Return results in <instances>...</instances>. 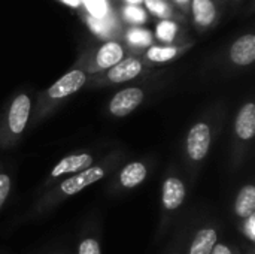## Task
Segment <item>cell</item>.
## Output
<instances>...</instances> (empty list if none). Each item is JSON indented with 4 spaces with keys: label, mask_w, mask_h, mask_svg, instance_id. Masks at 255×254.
<instances>
[{
    "label": "cell",
    "mask_w": 255,
    "mask_h": 254,
    "mask_svg": "<svg viewBox=\"0 0 255 254\" xmlns=\"http://www.w3.org/2000/svg\"><path fill=\"white\" fill-rule=\"evenodd\" d=\"M128 46L120 39L103 40L96 48L82 54L78 61V69H82L85 73H99L111 69L123 58L127 57Z\"/></svg>",
    "instance_id": "obj_1"
},
{
    "label": "cell",
    "mask_w": 255,
    "mask_h": 254,
    "mask_svg": "<svg viewBox=\"0 0 255 254\" xmlns=\"http://www.w3.org/2000/svg\"><path fill=\"white\" fill-rule=\"evenodd\" d=\"M145 70V60L140 55L131 54L123 58L120 63L105 70V73L97 79L102 84H123L136 79Z\"/></svg>",
    "instance_id": "obj_2"
},
{
    "label": "cell",
    "mask_w": 255,
    "mask_h": 254,
    "mask_svg": "<svg viewBox=\"0 0 255 254\" xmlns=\"http://www.w3.org/2000/svg\"><path fill=\"white\" fill-rule=\"evenodd\" d=\"M88 75L82 69H72L67 73H64L60 79H57L46 91H45V100L46 102H58L63 100L75 93H78L85 84H87Z\"/></svg>",
    "instance_id": "obj_3"
},
{
    "label": "cell",
    "mask_w": 255,
    "mask_h": 254,
    "mask_svg": "<svg viewBox=\"0 0 255 254\" xmlns=\"http://www.w3.org/2000/svg\"><path fill=\"white\" fill-rule=\"evenodd\" d=\"M194 27L200 31H208L217 25L220 19V7L217 0H191L190 10Z\"/></svg>",
    "instance_id": "obj_4"
},
{
    "label": "cell",
    "mask_w": 255,
    "mask_h": 254,
    "mask_svg": "<svg viewBox=\"0 0 255 254\" xmlns=\"http://www.w3.org/2000/svg\"><path fill=\"white\" fill-rule=\"evenodd\" d=\"M211 141H212V133L211 127L208 123H196L187 136V153L191 160H203L211 148Z\"/></svg>",
    "instance_id": "obj_5"
},
{
    "label": "cell",
    "mask_w": 255,
    "mask_h": 254,
    "mask_svg": "<svg viewBox=\"0 0 255 254\" xmlns=\"http://www.w3.org/2000/svg\"><path fill=\"white\" fill-rule=\"evenodd\" d=\"M145 99V91L139 87H128L121 91H118L111 103H109V111L112 115L123 118L131 114L134 109H137Z\"/></svg>",
    "instance_id": "obj_6"
},
{
    "label": "cell",
    "mask_w": 255,
    "mask_h": 254,
    "mask_svg": "<svg viewBox=\"0 0 255 254\" xmlns=\"http://www.w3.org/2000/svg\"><path fill=\"white\" fill-rule=\"evenodd\" d=\"M82 16L90 31H93L100 39H118L117 36L121 34L120 31L123 30V22L120 19V15L114 10L105 18H93L87 13H82Z\"/></svg>",
    "instance_id": "obj_7"
},
{
    "label": "cell",
    "mask_w": 255,
    "mask_h": 254,
    "mask_svg": "<svg viewBox=\"0 0 255 254\" xmlns=\"http://www.w3.org/2000/svg\"><path fill=\"white\" fill-rule=\"evenodd\" d=\"M106 171L102 166H91L85 171H81L78 174H75L73 177H70L69 180L63 181L60 186V190L63 195L66 196H73L79 192H82L84 189H87L88 186L100 181L105 177Z\"/></svg>",
    "instance_id": "obj_8"
},
{
    "label": "cell",
    "mask_w": 255,
    "mask_h": 254,
    "mask_svg": "<svg viewBox=\"0 0 255 254\" xmlns=\"http://www.w3.org/2000/svg\"><path fill=\"white\" fill-rule=\"evenodd\" d=\"M30 111H31V99L28 97V94L21 93L12 100L7 112V126L13 135H21L24 132L30 117Z\"/></svg>",
    "instance_id": "obj_9"
},
{
    "label": "cell",
    "mask_w": 255,
    "mask_h": 254,
    "mask_svg": "<svg viewBox=\"0 0 255 254\" xmlns=\"http://www.w3.org/2000/svg\"><path fill=\"white\" fill-rule=\"evenodd\" d=\"M229 58L235 66L245 67L255 61V34L245 33L239 36L229 49Z\"/></svg>",
    "instance_id": "obj_10"
},
{
    "label": "cell",
    "mask_w": 255,
    "mask_h": 254,
    "mask_svg": "<svg viewBox=\"0 0 255 254\" xmlns=\"http://www.w3.org/2000/svg\"><path fill=\"white\" fill-rule=\"evenodd\" d=\"M193 46L191 42L181 43V45H151L145 49L142 58L149 63H167L178 57H181L184 52H187Z\"/></svg>",
    "instance_id": "obj_11"
},
{
    "label": "cell",
    "mask_w": 255,
    "mask_h": 254,
    "mask_svg": "<svg viewBox=\"0 0 255 254\" xmlns=\"http://www.w3.org/2000/svg\"><path fill=\"white\" fill-rule=\"evenodd\" d=\"M93 165V156L87 154V153H81V154H72L64 157L63 160H60L51 171V178H58L61 175H67V174H78L81 171H85L88 168H91Z\"/></svg>",
    "instance_id": "obj_12"
},
{
    "label": "cell",
    "mask_w": 255,
    "mask_h": 254,
    "mask_svg": "<svg viewBox=\"0 0 255 254\" xmlns=\"http://www.w3.org/2000/svg\"><path fill=\"white\" fill-rule=\"evenodd\" d=\"M185 195H187L185 184L179 178L176 177L167 178L163 184V195H161L163 207L169 211L179 208L185 199Z\"/></svg>",
    "instance_id": "obj_13"
},
{
    "label": "cell",
    "mask_w": 255,
    "mask_h": 254,
    "mask_svg": "<svg viewBox=\"0 0 255 254\" xmlns=\"http://www.w3.org/2000/svg\"><path fill=\"white\" fill-rule=\"evenodd\" d=\"M235 130L239 139L251 141L255 135V105L253 102L245 103L236 117Z\"/></svg>",
    "instance_id": "obj_14"
},
{
    "label": "cell",
    "mask_w": 255,
    "mask_h": 254,
    "mask_svg": "<svg viewBox=\"0 0 255 254\" xmlns=\"http://www.w3.org/2000/svg\"><path fill=\"white\" fill-rule=\"evenodd\" d=\"M217 244H218L217 231L212 228H203L194 235L188 254H212V250Z\"/></svg>",
    "instance_id": "obj_15"
},
{
    "label": "cell",
    "mask_w": 255,
    "mask_h": 254,
    "mask_svg": "<svg viewBox=\"0 0 255 254\" xmlns=\"http://www.w3.org/2000/svg\"><path fill=\"white\" fill-rule=\"evenodd\" d=\"M146 174H148V169L143 163L133 162L123 168L120 174V183L126 189H134L143 183V180L146 178Z\"/></svg>",
    "instance_id": "obj_16"
},
{
    "label": "cell",
    "mask_w": 255,
    "mask_h": 254,
    "mask_svg": "<svg viewBox=\"0 0 255 254\" xmlns=\"http://www.w3.org/2000/svg\"><path fill=\"white\" fill-rule=\"evenodd\" d=\"M235 213L244 220L255 214V187L253 184H247L241 189L235 202Z\"/></svg>",
    "instance_id": "obj_17"
},
{
    "label": "cell",
    "mask_w": 255,
    "mask_h": 254,
    "mask_svg": "<svg viewBox=\"0 0 255 254\" xmlns=\"http://www.w3.org/2000/svg\"><path fill=\"white\" fill-rule=\"evenodd\" d=\"M124 43L128 48H148L152 45L154 36L151 30L143 28V27H127L126 31L123 33Z\"/></svg>",
    "instance_id": "obj_18"
},
{
    "label": "cell",
    "mask_w": 255,
    "mask_h": 254,
    "mask_svg": "<svg viewBox=\"0 0 255 254\" xmlns=\"http://www.w3.org/2000/svg\"><path fill=\"white\" fill-rule=\"evenodd\" d=\"M118 15H120L121 22L128 27H140L149 21V15L143 6L124 4Z\"/></svg>",
    "instance_id": "obj_19"
},
{
    "label": "cell",
    "mask_w": 255,
    "mask_h": 254,
    "mask_svg": "<svg viewBox=\"0 0 255 254\" xmlns=\"http://www.w3.org/2000/svg\"><path fill=\"white\" fill-rule=\"evenodd\" d=\"M181 33V25L175 19H161L155 25V33L152 34L157 40L164 45H172Z\"/></svg>",
    "instance_id": "obj_20"
},
{
    "label": "cell",
    "mask_w": 255,
    "mask_h": 254,
    "mask_svg": "<svg viewBox=\"0 0 255 254\" xmlns=\"http://www.w3.org/2000/svg\"><path fill=\"white\" fill-rule=\"evenodd\" d=\"M143 7L148 13L160 19H175L178 15L175 6L167 0H143Z\"/></svg>",
    "instance_id": "obj_21"
},
{
    "label": "cell",
    "mask_w": 255,
    "mask_h": 254,
    "mask_svg": "<svg viewBox=\"0 0 255 254\" xmlns=\"http://www.w3.org/2000/svg\"><path fill=\"white\" fill-rule=\"evenodd\" d=\"M81 9L93 18H105L112 12L108 0H81Z\"/></svg>",
    "instance_id": "obj_22"
},
{
    "label": "cell",
    "mask_w": 255,
    "mask_h": 254,
    "mask_svg": "<svg viewBox=\"0 0 255 254\" xmlns=\"http://www.w3.org/2000/svg\"><path fill=\"white\" fill-rule=\"evenodd\" d=\"M78 254H102V252H100V246L96 240L87 238L79 244Z\"/></svg>",
    "instance_id": "obj_23"
},
{
    "label": "cell",
    "mask_w": 255,
    "mask_h": 254,
    "mask_svg": "<svg viewBox=\"0 0 255 254\" xmlns=\"http://www.w3.org/2000/svg\"><path fill=\"white\" fill-rule=\"evenodd\" d=\"M10 192V178L6 174H0V208L4 205Z\"/></svg>",
    "instance_id": "obj_24"
},
{
    "label": "cell",
    "mask_w": 255,
    "mask_h": 254,
    "mask_svg": "<svg viewBox=\"0 0 255 254\" xmlns=\"http://www.w3.org/2000/svg\"><path fill=\"white\" fill-rule=\"evenodd\" d=\"M244 234L248 237L250 241H255V214H253L251 217H248L245 220V225H244Z\"/></svg>",
    "instance_id": "obj_25"
},
{
    "label": "cell",
    "mask_w": 255,
    "mask_h": 254,
    "mask_svg": "<svg viewBox=\"0 0 255 254\" xmlns=\"http://www.w3.org/2000/svg\"><path fill=\"white\" fill-rule=\"evenodd\" d=\"M212 254H235V252L226 244H217L212 250Z\"/></svg>",
    "instance_id": "obj_26"
},
{
    "label": "cell",
    "mask_w": 255,
    "mask_h": 254,
    "mask_svg": "<svg viewBox=\"0 0 255 254\" xmlns=\"http://www.w3.org/2000/svg\"><path fill=\"white\" fill-rule=\"evenodd\" d=\"M173 3H175L176 7H179L181 10H184V13H188L191 0H173Z\"/></svg>",
    "instance_id": "obj_27"
},
{
    "label": "cell",
    "mask_w": 255,
    "mask_h": 254,
    "mask_svg": "<svg viewBox=\"0 0 255 254\" xmlns=\"http://www.w3.org/2000/svg\"><path fill=\"white\" fill-rule=\"evenodd\" d=\"M61 3L70 6V7H75V9H81V0H60Z\"/></svg>",
    "instance_id": "obj_28"
},
{
    "label": "cell",
    "mask_w": 255,
    "mask_h": 254,
    "mask_svg": "<svg viewBox=\"0 0 255 254\" xmlns=\"http://www.w3.org/2000/svg\"><path fill=\"white\" fill-rule=\"evenodd\" d=\"M126 4H134V6H142L143 0H123Z\"/></svg>",
    "instance_id": "obj_29"
}]
</instances>
